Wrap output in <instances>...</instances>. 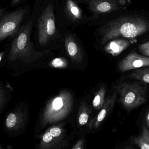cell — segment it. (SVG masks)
Returning a JSON list of instances; mask_svg holds the SVG:
<instances>
[{
	"label": "cell",
	"instance_id": "cell-20",
	"mask_svg": "<svg viewBox=\"0 0 149 149\" xmlns=\"http://www.w3.org/2000/svg\"><path fill=\"white\" fill-rule=\"evenodd\" d=\"M8 97L4 88L1 84L0 86V113H2L7 105Z\"/></svg>",
	"mask_w": 149,
	"mask_h": 149
},
{
	"label": "cell",
	"instance_id": "cell-12",
	"mask_svg": "<svg viewBox=\"0 0 149 149\" xmlns=\"http://www.w3.org/2000/svg\"><path fill=\"white\" fill-rule=\"evenodd\" d=\"M65 45L67 54L73 63L78 64L83 63V52L73 36L67 35L66 36Z\"/></svg>",
	"mask_w": 149,
	"mask_h": 149
},
{
	"label": "cell",
	"instance_id": "cell-26",
	"mask_svg": "<svg viewBox=\"0 0 149 149\" xmlns=\"http://www.w3.org/2000/svg\"><path fill=\"white\" fill-rule=\"evenodd\" d=\"M125 149H134V148H132V147H130V146H127V147H126V148H125Z\"/></svg>",
	"mask_w": 149,
	"mask_h": 149
},
{
	"label": "cell",
	"instance_id": "cell-19",
	"mask_svg": "<svg viewBox=\"0 0 149 149\" xmlns=\"http://www.w3.org/2000/svg\"><path fill=\"white\" fill-rule=\"evenodd\" d=\"M50 65L53 68L64 69L68 66V61L64 58H56L51 61Z\"/></svg>",
	"mask_w": 149,
	"mask_h": 149
},
{
	"label": "cell",
	"instance_id": "cell-11",
	"mask_svg": "<svg viewBox=\"0 0 149 149\" xmlns=\"http://www.w3.org/2000/svg\"><path fill=\"white\" fill-rule=\"evenodd\" d=\"M117 93L115 91L113 94L106 98L104 105L99 113L90 120L87 124V127L89 130L92 131L98 129L99 127L102 122L113 109L117 98Z\"/></svg>",
	"mask_w": 149,
	"mask_h": 149
},
{
	"label": "cell",
	"instance_id": "cell-16",
	"mask_svg": "<svg viewBox=\"0 0 149 149\" xmlns=\"http://www.w3.org/2000/svg\"><path fill=\"white\" fill-rule=\"evenodd\" d=\"M131 141L140 149H149V129L148 127L143 126L141 134L132 137Z\"/></svg>",
	"mask_w": 149,
	"mask_h": 149
},
{
	"label": "cell",
	"instance_id": "cell-1",
	"mask_svg": "<svg viewBox=\"0 0 149 149\" xmlns=\"http://www.w3.org/2000/svg\"><path fill=\"white\" fill-rule=\"evenodd\" d=\"M149 31V21L139 15L120 17L107 23L100 31L101 45L119 37L135 38Z\"/></svg>",
	"mask_w": 149,
	"mask_h": 149
},
{
	"label": "cell",
	"instance_id": "cell-21",
	"mask_svg": "<svg viewBox=\"0 0 149 149\" xmlns=\"http://www.w3.org/2000/svg\"><path fill=\"white\" fill-rule=\"evenodd\" d=\"M138 49L140 52L143 56L149 57V41L140 45Z\"/></svg>",
	"mask_w": 149,
	"mask_h": 149
},
{
	"label": "cell",
	"instance_id": "cell-8",
	"mask_svg": "<svg viewBox=\"0 0 149 149\" xmlns=\"http://www.w3.org/2000/svg\"><path fill=\"white\" fill-rule=\"evenodd\" d=\"M27 9H19L15 11L3 15L1 17L0 41H3L9 37L16 34L22 22Z\"/></svg>",
	"mask_w": 149,
	"mask_h": 149
},
{
	"label": "cell",
	"instance_id": "cell-27",
	"mask_svg": "<svg viewBox=\"0 0 149 149\" xmlns=\"http://www.w3.org/2000/svg\"><path fill=\"white\" fill-rule=\"evenodd\" d=\"M0 149H5L3 147L2 145L1 144H0Z\"/></svg>",
	"mask_w": 149,
	"mask_h": 149
},
{
	"label": "cell",
	"instance_id": "cell-18",
	"mask_svg": "<svg viewBox=\"0 0 149 149\" xmlns=\"http://www.w3.org/2000/svg\"><path fill=\"white\" fill-rule=\"evenodd\" d=\"M106 88L104 86H102L95 94L92 101V105L96 110H100L104 105L106 100Z\"/></svg>",
	"mask_w": 149,
	"mask_h": 149
},
{
	"label": "cell",
	"instance_id": "cell-17",
	"mask_svg": "<svg viewBox=\"0 0 149 149\" xmlns=\"http://www.w3.org/2000/svg\"><path fill=\"white\" fill-rule=\"evenodd\" d=\"M128 77L144 83H149V66L137 69L130 73Z\"/></svg>",
	"mask_w": 149,
	"mask_h": 149
},
{
	"label": "cell",
	"instance_id": "cell-2",
	"mask_svg": "<svg viewBox=\"0 0 149 149\" xmlns=\"http://www.w3.org/2000/svg\"><path fill=\"white\" fill-rule=\"evenodd\" d=\"M72 94L67 90H63L47 102L40 115L35 128V132L40 134L46 127L60 123L71 113L73 105Z\"/></svg>",
	"mask_w": 149,
	"mask_h": 149
},
{
	"label": "cell",
	"instance_id": "cell-5",
	"mask_svg": "<svg viewBox=\"0 0 149 149\" xmlns=\"http://www.w3.org/2000/svg\"><path fill=\"white\" fill-rule=\"evenodd\" d=\"M115 89L119 93L120 102L127 110L134 109L146 102L147 88L138 82L121 81Z\"/></svg>",
	"mask_w": 149,
	"mask_h": 149
},
{
	"label": "cell",
	"instance_id": "cell-3",
	"mask_svg": "<svg viewBox=\"0 0 149 149\" xmlns=\"http://www.w3.org/2000/svg\"><path fill=\"white\" fill-rule=\"evenodd\" d=\"M32 22L29 21L18 31L11 44L8 60L15 62L20 60L28 63L37 60L44 55L34 49L31 41Z\"/></svg>",
	"mask_w": 149,
	"mask_h": 149
},
{
	"label": "cell",
	"instance_id": "cell-23",
	"mask_svg": "<svg viewBox=\"0 0 149 149\" xmlns=\"http://www.w3.org/2000/svg\"><path fill=\"white\" fill-rule=\"evenodd\" d=\"M22 0H12L11 2V6H15L19 3Z\"/></svg>",
	"mask_w": 149,
	"mask_h": 149
},
{
	"label": "cell",
	"instance_id": "cell-4",
	"mask_svg": "<svg viewBox=\"0 0 149 149\" xmlns=\"http://www.w3.org/2000/svg\"><path fill=\"white\" fill-rule=\"evenodd\" d=\"M77 132L69 134L63 123L48 127L39 135V142L36 149H68Z\"/></svg>",
	"mask_w": 149,
	"mask_h": 149
},
{
	"label": "cell",
	"instance_id": "cell-24",
	"mask_svg": "<svg viewBox=\"0 0 149 149\" xmlns=\"http://www.w3.org/2000/svg\"><path fill=\"white\" fill-rule=\"evenodd\" d=\"M146 122L147 124V126L149 129V111L147 113L146 117Z\"/></svg>",
	"mask_w": 149,
	"mask_h": 149
},
{
	"label": "cell",
	"instance_id": "cell-10",
	"mask_svg": "<svg viewBox=\"0 0 149 149\" xmlns=\"http://www.w3.org/2000/svg\"><path fill=\"white\" fill-rule=\"evenodd\" d=\"M149 66V57L141 56L133 52L126 56L118 64L121 72Z\"/></svg>",
	"mask_w": 149,
	"mask_h": 149
},
{
	"label": "cell",
	"instance_id": "cell-9",
	"mask_svg": "<svg viewBox=\"0 0 149 149\" xmlns=\"http://www.w3.org/2000/svg\"><path fill=\"white\" fill-rule=\"evenodd\" d=\"M86 4L95 15L108 14L120 8L121 0H78Z\"/></svg>",
	"mask_w": 149,
	"mask_h": 149
},
{
	"label": "cell",
	"instance_id": "cell-22",
	"mask_svg": "<svg viewBox=\"0 0 149 149\" xmlns=\"http://www.w3.org/2000/svg\"><path fill=\"white\" fill-rule=\"evenodd\" d=\"M85 139L84 137L80 138L76 141L71 149H85Z\"/></svg>",
	"mask_w": 149,
	"mask_h": 149
},
{
	"label": "cell",
	"instance_id": "cell-6",
	"mask_svg": "<svg viewBox=\"0 0 149 149\" xmlns=\"http://www.w3.org/2000/svg\"><path fill=\"white\" fill-rule=\"evenodd\" d=\"M56 31L53 5L50 3L44 9L38 19V35L39 44L41 45L47 44L56 34Z\"/></svg>",
	"mask_w": 149,
	"mask_h": 149
},
{
	"label": "cell",
	"instance_id": "cell-7",
	"mask_svg": "<svg viewBox=\"0 0 149 149\" xmlns=\"http://www.w3.org/2000/svg\"><path fill=\"white\" fill-rule=\"evenodd\" d=\"M28 113L26 110L17 108L10 111L3 122L4 131L10 137H17L26 129L28 123Z\"/></svg>",
	"mask_w": 149,
	"mask_h": 149
},
{
	"label": "cell",
	"instance_id": "cell-14",
	"mask_svg": "<svg viewBox=\"0 0 149 149\" xmlns=\"http://www.w3.org/2000/svg\"><path fill=\"white\" fill-rule=\"evenodd\" d=\"M92 109L88 104L83 101L80 103L78 115V126L80 127L87 126L90 121V118Z\"/></svg>",
	"mask_w": 149,
	"mask_h": 149
},
{
	"label": "cell",
	"instance_id": "cell-15",
	"mask_svg": "<svg viewBox=\"0 0 149 149\" xmlns=\"http://www.w3.org/2000/svg\"><path fill=\"white\" fill-rule=\"evenodd\" d=\"M65 8L67 15L73 21H80L83 18L82 10L73 0H66Z\"/></svg>",
	"mask_w": 149,
	"mask_h": 149
},
{
	"label": "cell",
	"instance_id": "cell-13",
	"mask_svg": "<svg viewBox=\"0 0 149 149\" xmlns=\"http://www.w3.org/2000/svg\"><path fill=\"white\" fill-rule=\"evenodd\" d=\"M131 42L123 38H115L108 42L104 47V50L108 54L116 57L127 49Z\"/></svg>",
	"mask_w": 149,
	"mask_h": 149
},
{
	"label": "cell",
	"instance_id": "cell-25",
	"mask_svg": "<svg viewBox=\"0 0 149 149\" xmlns=\"http://www.w3.org/2000/svg\"><path fill=\"white\" fill-rule=\"evenodd\" d=\"M4 55V52H1L0 54V62H1V63L2 61V58H3Z\"/></svg>",
	"mask_w": 149,
	"mask_h": 149
}]
</instances>
